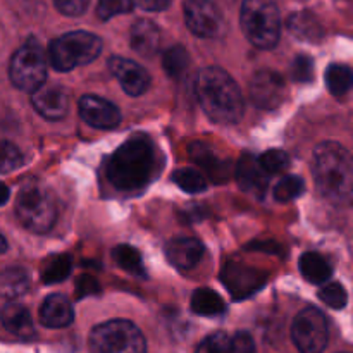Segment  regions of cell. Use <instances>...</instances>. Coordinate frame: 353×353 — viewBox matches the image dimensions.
<instances>
[{"instance_id": "6da1fadb", "label": "cell", "mask_w": 353, "mask_h": 353, "mask_svg": "<svg viewBox=\"0 0 353 353\" xmlns=\"http://www.w3.org/2000/svg\"><path fill=\"white\" fill-rule=\"evenodd\" d=\"M161 152L147 134L128 138L105 164L110 185L124 193L141 192L161 172Z\"/></svg>"}, {"instance_id": "7a4b0ae2", "label": "cell", "mask_w": 353, "mask_h": 353, "mask_svg": "<svg viewBox=\"0 0 353 353\" xmlns=\"http://www.w3.org/2000/svg\"><path fill=\"white\" fill-rule=\"evenodd\" d=\"M312 174L317 190L327 202L348 205L353 192L352 157L343 145L324 141L317 145L312 159Z\"/></svg>"}, {"instance_id": "3957f363", "label": "cell", "mask_w": 353, "mask_h": 353, "mask_svg": "<svg viewBox=\"0 0 353 353\" xmlns=\"http://www.w3.org/2000/svg\"><path fill=\"white\" fill-rule=\"evenodd\" d=\"M203 112L219 124H234L243 116V97L240 86L224 69L210 65L200 71L196 81Z\"/></svg>"}, {"instance_id": "277c9868", "label": "cell", "mask_w": 353, "mask_h": 353, "mask_svg": "<svg viewBox=\"0 0 353 353\" xmlns=\"http://www.w3.org/2000/svg\"><path fill=\"white\" fill-rule=\"evenodd\" d=\"M16 216L31 233H47L57 219V203L54 193L37 179H30L17 193Z\"/></svg>"}, {"instance_id": "5b68a950", "label": "cell", "mask_w": 353, "mask_h": 353, "mask_svg": "<svg viewBox=\"0 0 353 353\" xmlns=\"http://www.w3.org/2000/svg\"><path fill=\"white\" fill-rule=\"evenodd\" d=\"M102 52V40L88 31H69L50 41L47 61L59 72L72 71L78 65L90 64Z\"/></svg>"}, {"instance_id": "8992f818", "label": "cell", "mask_w": 353, "mask_h": 353, "mask_svg": "<svg viewBox=\"0 0 353 353\" xmlns=\"http://www.w3.org/2000/svg\"><path fill=\"white\" fill-rule=\"evenodd\" d=\"M240 23L245 37L257 48L276 47L281 37V16L272 0H243Z\"/></svg>"}, {"instance_id": "52a82bcc", "label": "cell", "mask_w": 353, "mask_h": 353, "mask_svg": "<svg viewBox=\"0 0 353 353\" xmlns=\"http://www.w3.org/2000/svg\"><path fill=\"white\" fill-rule=\"evenodd\" d=\"M88 345L92 353H147L143 333L126 319H112L93 327Z\"/></svg>"}, {"instance_id": "ba28073f", "label": "cell", "mask_w": 353, "mask_h": 353, "mask_svg": "<svg viewBox=\"0 0 353 353\" xmlns=\"http://www.w3.org/2000/svg\"><path fill=\"white\" fill-rule=\"evenodd\" d=\"M47 54L37 40H28L16 50L9 64V78L16 88L34 92L47 79Z\"/></svg>"}, {"instance_id": "9c48e42d", "label": "cell", "mask_w": 353, "mask_h": 353, "mask_svg": "<svg viewBox=\"0 0 353 353\" xmlns=\"http://www.w3.org/2000/svg\"><path fill=\"white\" fill-rule=\"evenodd\" d=\"M292 338L300 353H323L330 340L326 316L317 307L300 310L293 321Z\"/></svg>"}, {"instance_id": "30bf717a", "label": "cell", "mask_w": 353, "mask_h": 353, "mask_svg": "<svg viewBox=\"0 0 353 353\" xmlns=\"http://www.w3.org/2000/svg\"><path fill=\"white\" fill-rule=\"evenodd\" d=\"M185 21L193 34L216 38L224 31V17L210 0H186Z\"/></svg>"}, {"instance_id": "8fae6325", "label": "cell", "mask_w": 353, "mask_h": 353, "mask_svg": "<svg viewBox=\"0 0 353 353\" xmlns=\"http://www.w3.org/2000/svg\"><path fill=\"white\" fill-rule=\"evenodd\" d=\"M252 102L264 110L278 109L286 97L285 79L274 71H259L250 83Z\"/></svg>"}, {"instance_id": "7c38bea8", "label": "cell", "mask_w": 353, "mask_h": 353, "mask_svg": "<svg viewBox=\"0 0 353 353\" xmlns=\"http://www.w3.org/2000/svg\"><path fill=\"white\" fill-rule=\"evenodd\" d=\"M34 110L48 121H59L69 110V93L57 83H43L31 97Z\"/></svg>"}, {"instance_id": "4fadbf2b", "label": "cell", "mask_w": 353, "mask_h": 353, "mask_svg": "<svg viewBox=\"0 0 353 353\" xmlns=\"http://www.w3.org/2000/svg\"><path fill=\"white\" fill-rule=\"evenodd\" d=\"M79 116L97 130H112L121 123V110L117 105L97 95H83L79 99Z\"/></svg>"}, {"instance_id": "5bb4252c", "label": "cell", "mask_w": 353, "mask_h": 353, "mask_svg": "<svg viewBox=\"0 0 353 353\" xmlns=\"http://www.w3.org/2000/svg\"><path fill=\"white\" fill-rule=\"evenodd\" d=\"M109 68L124 92L130 97H140L150 85V76L138 62L124 57H112Z\"/></svg>"}, {"instance_id": "9a60e30c", "label": "cell", "mask_w": 353, "mask_h": 353, "mask_svg": "<svg viewBox=\"0 0 353 353\" xmlns=\"http://www.w3.org/2000/svg\"><path fill=\"white\" fill-rule=\"evenodd\" d=\"M165 255L174 268L181 269V271H190L202 261L203 245L196 238H174L165 245Z\"/></svg>"}, {"instance_id": "2e32d148", "label": "cell", "mask_w": 353, "mask_h": 353, "mask_svg": "<svg viewBox=\"0 0 353 353\" xmlns=\"http://www.w3.org/2000/svg\"><path fill=\"white\" fill-rule=\"evenodd\" d=\"M236 181L243 192L255 196H264L265 190H268L269 178L264 169L261 168L255 155L243 154L240 162H238Z\"/></svg>"}, {"instance_id": "e0dca14e", "label": "cell", "mask_w": 353, "mask_h": 353, "mask_svg": "<svg viewBox=\"0 0 353 353\" xmlns=\"http://www.w3.org/2000/svg\"><path fill=\"white\" fill-rule=\"evenodd\" d=\"M0 321L9 333L21 338V340H33L34 334H37L30 310L21 303H6V307L0 312Z\"/></svg>"}, {"instance_id": "ac0fdd59", "label": "cell", "mask_w": 353, "mask_h": 353, "mask_svg": "<svg viewBox=\"0 0 353 353\" xmlns=\"http://www.w3.org/2000/svg\"><path fill=\"white\" fill-rule=\"evenodd\" d=\"M74 321V310L71 302L62 295H50L45 299L40 307V323L45 327L59 330L65 327Z\"/></svg>"}, {"instance_id": "d6986e66", "label": "cell", "mask_w": 353, "mask_h": 353, "mask_svg": "<svg viewBox=\"0 0 353 353\" xmlns=\"http://www.w3.org/2000/svg\"><path fill=\"white\" fill-rule=\"evenodd\" d=\"M161 45V30L148 19H138L131 28V47L143 57L157 54Z\"/></svg>"}, {"instance_id": "ffe728a7", "label": "cell", "mask_w": 353, "mask_h": 353, "mask_svg": "<svg viewBox=\"0 0 353 353\" xmlns=\"http://www.w3.org/2000/svg\"><path fill=\"white\" fill-rule=\"evenodd\" d=\"M190 155H192L193 161L200 165V168L205 169L210 176L214 178V181L223 183L224 179L230 176V164L226 161H221L216 154L212 152V148H209L203 143H193L190 147Z\"/></svg>"}, {"instance_id": "44dd1931", "label": "cell", "mask_w": 353, "mask_h": 353, "mask_svg": "<svg viewBox=\"0 0 353 353\" xmlns=\"http://www.w3.org/2000/svg\"><path fill=\"white\" fill-rule=\"evenodd\" d=\"M288 30L293 37L303 41H319L324 37L323 24L309 10L292 14L288 19Z\"/></svg>"}, {"instance_id": "7402d4cb", "label": "cell", "mask_w": 353, "mask_h": 353, "mask_svg": "<svg viewBox=\"0 0 353 353\" xmlns=\"http://www.w3.org/2000/svg\"><path fill=\"white\" fill-rule=\"evenodd\" d=\"M30 290V274L23 268H7L0 271V296L19 299Z\"/></svg>"}, {"instance_id": "603a6c76", "label": "cell", "mask_w": 353, "mask_h": 353, "mask_svg": "<svg viewBox=\"0 0 353 353\" xmlns=\"http://www.w3.org/2000/svg\"><path fill=\"white\" fill-rule=\"evenodd\" d=\"M300 271L309 283L324 285L333 276V265L317 252H307L300 259Z\"/></svg>"}, {"instance_id": "cb8c5ba5", "label": "cell", "mask_w": 353, "mask_h": 353, "mask_svg": "<svg viewBox=\"0 0 353 353\" xmlns=\"http://www.w3.org/2000/svg\"><path fill=\"white\" fill-rule=\"evenodd\" d=\"M192 310L199 316L214 317L226 312V303L210 288H199L192 295Z\"/></svg>"}, {"instance_id": "d4e9b609", "label": "cell", "mask_w": 353, "mask_h": 353, "mask_svg": "<svg viewBox=\"0 0 353 353\" xmlns=\"http://www.w3.org/2000/svg\"><path fill=\"white\" fill-rule=\"evenodd\" d=\"M352 69L345 64H331L326 71V85L331 95L345 97L352 88Z\"/></svg>"}, {"instance_id": "484cf974", "label": "cell", "mask_w": 353, "mask_h": 353, "mask_svg": "<svg viewBox=\"0 0 353 353\" xmlns=\"http://www.w3.org/2000/svg\"><path fill=\"white\" fill-rule=\"evenodd\" d=\"M72 268V262L69 255H54L45 262L41 269V279L45 285H55V283L64 281L69 276Z\"/></svg>"}, {"instance_id": "4316f807", "label": "cell", "mask_w": 353, "mask_h": 353, "mask_svg": "<svg viewBox=\"0 0 353 353\" xmlns=\"http://www.w3.org/2000/svg\"><path fill=\"white\" fill-rule=\"evenodd\" d=\"M112 257L114 261H116V264L119 265L121 269H124L126 272H130V274H145L143 261H141L140 252L134 247H130V245H119V247L114 248Z\"/></svg>"}, {"instance_id": "83f0119b", "label": "cell", "mask_w": 353, "mask_h": 353, "mask_svg": "<svg viewBox=\"0 0 353 353\" xmlns=\"http://www.w3.org/2000/svg\"><path fill=\"white\" fill-rule=\"evenodd\" d=\"M172 181L186 193H200L207 190V179L200 171L192 168H181L172 174Z\"/></svg>"}, {"instance_id": "f1b7e54d", "label": "cell", "mask_w": 353, "mask_h": 353, "mask_svg": "<svg viewBox=\"0 0 353 353\" xmlns=\"http://www.w3.org/2000/svg\"><path fill=\"white\" fill-rule=\"evenodd\" d=\"M162 64H164V69L168 71L169 76L178 78L188 68V52L181 45H174V47L168 48L164 52V55H162Z\"/></svg>"}, {"instance_id": "f546056e", "label": "cell", "mask_w": 353, "mask_h": 353, "mask_svg": "<svg viewBox=\"0 0 353 353\" xmlns=\"http://www.w3.org/2000/svg\"><path fill=\"white\" fill-rule=\"evenodd\" d=\"M305 192V181L300 176H285L274 186V199L278 202H292Z\"/></svg>"}, {"instance_id": "4dcf8cb0", "label": "cell", "mask_w": 353, "mask_h": 353, "mask_svg": "<svg viewBox=\"0 0 353 353\" xmlns=\"http://www.w3.org/2000/svg\"><path fill=\"white\" fill-rule=\"evenodd\" d=\"M257 161L268 176L279 174V172H283L285 169H288L290 165L288 154L283 150H278V148H272V150L264 152Z\"/></svg>"}, {"instance_id": "1f68e13d", "label": "cell", "mask_w": 353, "mask_h": 353, "mask_svg": "<svg viewBox=\"0 0 353 353\" xmlns=\"http://www.w3.org/2000/svg\"><path fill=\"white\" fill-rule=\"evenodd\" d=\"M23 162L24 157L16 145L10 143V141L0 140V174L16 171L23 165Z\"/></svg>"}, {"instance_id": "d6a6232c", "label": "cell", "mask_w": 353, "mask_h": 353, "mask_svg": "<svg viewBox=\"0 0 353 353\" xmlns=\"http://www.w3.org/2000/svg\"><path fill=\"white\" fill-rule=\"evenodd\" d=\"M319 299L331 309H345L348 302V293L340 283H330L319 290Z\"/></svg>"}, {"instance_id": "836d02e7", "label": "cell", "mask_w": 353, "mask_h": 353, "mask_svg": "<svg viewBox=\"0 0 353 353\" xmlns=\"http://www.w3.org/2000/svg\"><path fill=\"white\" fill-rule=\"evenodd\" d=\"M133 7V0H99L97 14L102 21H109L110 17L119 16V14H130Z\"/></svg>"}, {"instance_id": "e575fe53", "label": "cell", "mask_w": 353, "mask_h": 353, "mask_svg": "<svg viewBox=\"0 0 353 353\" xmlns=\"http://www.w3.org/2000/svg\"><path fill=\"white\" fill-rule=\"evenodd\" d=\"M196 353H231V338L223 331L209 334L199 345Z\"/></svg>"}, {"instance_id": "d590c367", "label": "cell", "mask_w": 353, "mask_h": 353, "mask_svg": "<svg viewBox=\"0 0 353 353\" xmlns=\"http://www.w3.org/2000/svg\"><path fill=\"white\" fill-rule=\"evenodd\" d=\"M292 76L299 83H310L314 78V61L309 55H299L293 62Z\"/></svg>"}, {"instance_id": "8d00e7d4", "label": "cell", "mask_w": 353, "mask_h": 353, "mask_svg": "<svg viewBox=\"0 0 353 353\" xmlns=\"http://www.w3.org/2000/svg\"><path fill=\"white\" fill-rule=\"evenodd\" d=\"M90 0H54L59 12L64 16H81L88 9Z\"/></svg>"}, {"instance_id": "74e56055", "label": "cell", "mask_w": 353, "mask_h": 353, "mask_svg": "<svg viewBox=\"0 0 353 353\" xmlns=\"http://www.w3.org/2000/svg\"><path fill=\"white\" fill-rule=\"evenodd\" d=\"M231 353H255L254 338L243 331L236 333L231 338Z\"/></svg>"}, {"instance_id": "f35d334b", "label": "cell", "mask_w": 353, "mask_h": 353, "mask_svg": "<svg viewBox=\"0 0 353 353\" xmlns=\"http://www.w3.org/2000/svg\"><path fill=\"white\" fill-rule=\"evenodd\" d=\"M133 3L140 6L141 9L152 10V12H157V10L168 9L171 0H133Z\"/></svg>"}, {"instance_id": "ab89813d", "label": "cell", "mask_w": 353, "mask_h": 353, "mask_svg": "<svg viewBox=\"0 0 353 353\" xmlns=\"http://www.w3.org/2000/svg\"><path fill=\"white\" fill-rule=\"evenodd\" d=\"M97 288H99V285L95 283V279H93V278H83L81 281L78 283V290H76V295H78V296L90 295L92 292H97Z\"/></svg>"}, {"instance_id": "60d3db41", "label": "cell", "mask_w": 353, "mask_h": 353, "mask_svg": "<svg viewBox=\"0 0 353 353\" xmlns=\"http://www.w3.org/2000/svg\"><path fill=\"white\" fill-rule=\"evenodd\" d=\"M9 196H10V190H9V186H7L6 183L0 181V207L6 205L7 200H9Z\"/></svg>"}, {"instance_id": "b9f144b4", "label": "cell", "mask_w": 353, "mask_h": 353, "mask_svg": "<svg viewBox=\"0 0 353 353\" xmlns=\"http://www.w3.org/2000/svg\"><path fill=\"white\" fill-rule=\"evenodd\" d=\"M6 250H7V241L6 238H3V234L0 233V254H3Z\"/></svg>"}]
</instances>
